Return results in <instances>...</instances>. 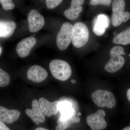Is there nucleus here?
I'll return each instance as SVG.
<instances>
[{
    "instance_id": "obj_16",
    "label": "nucleus",
    "mask_w": 130,
    "mask_h": 130,
    "mask_svg": "<svg viewBox=\"0 0 130 130\" xmlns=\"http://www.w3.org/2000/svg\"><path fill=\"white\" fill-rule=\"evenodd\" d=\"M16 27L13 21H0V38L10 37L14 32Z\"/></svg>"
},
{
    "instance_id": "obj_12",
    "label": "nucleus",
    "mask_w": 130,
    "mask_h": 130,
    "mask_svg": "<svg viewBox=\"0 0 130 130\" xmlns=\"http://www.w3.org/2000/svg\"><path fill=\"white\" fill-rule=\"evenodd\" d=\"M109 25V20L108 17L105 14H99L93 21V32L98 36H102Z\"/></svg>"
},
{
    "instance_id": "obj_30",
    "label": "nucleus",
    "mask_w": 130,
    "mask_h": 130,
    "mask_svg": "<svg viewBox=\"0 0 130 130\" xmlns=\"http://www.w3.org/2000/svg\"><path fill=\"white\" fill-rule=\"evenodd\" d=\"M128 56H129V57H130V54L128 55Z\"/></svg>"
},
{
    "instance_id": "obj_7",
    "label": "nucleus",
    "mask_w": 130,
    "mask_h": 130,
    "mask_svg": "<svg viewBox=\"0 0 130 130\" xmlns=\"http://www.w3.org/2000/svg\"><path fill=\"white\" fill-rule=\"evenodd\" d=\"M28 20L29 30L31 32L39 31L45 24L44 17L36 9H32L29 12Z\"/></svg>"
},
{
    "instance_id": "obj_15",
    "label": "nucleus",
    "mask_w": 130,
    "mask_h": 130,
    "mask_svg": "<svg viewBox=\"0 0 130 130\" xmlns=\"http://www.w3.org/2000/svg\"><path fill=\"white\" fill-rule=\"evenodd\" d=\"M59 111L60 116L58 119L63 120L68 119L76 116V111L72 107L71 103L69 102L63 101L60 102Z\"/></svg>"
},
{
    "instance_id": "obj_14",
    "label": "nucleus",
    "mask_w": 130,
    "mask_h": 130,
    "mask_svg": "<svg viewBox=\"0 0 130 130\" xmlns=\"http://www.w3.org/2000/svg\"><path fill=\"white\" fill-rule=\"evenodd\" d=\"M84 2V0H72L71 7L64 12V16L71 20H74L77 18L79 13L83 10L81 6Z\"/></svg>"
},
{
    "instance_id": "obj_13",
    "label": "nucleus",
    "mask_w": 130,
    "mask_h": 130,
    "mask_svg": "<svg viewBox=\"0 0 130 130\" xmlns=\"http://www.w3.org/2000/svg\"><path fill=\"white\" fill-rule=\"evenodd\" d=\"M21 112L17 109H9L0 106V121L6 124H12L18 120Z\"/></svg>"
},
{
    "instance_id": "obj_25",
    "label": "nucleus",
    "mask_w": 130,
    "mask_h": 130,
    "mask_svg": "<svg viewBox=\"0 0 130 130\" xmlns=\"http://www.w3.org/2000/svg\"><path fill=\"white\" fill-rule=\"evenodd\" d=\"M0 130H11L5 124V123L0 121Z\"/></svg>"
},
{
    "instance_id": "obj_6",
    "label": "nucleus",
    "mask_w": 130,
    "mask_h": 130,
    "mask_svg": "<svg viewBox=\"0 0 130 130\" xmlns=\"http://www.w3.org/2000/svg\"><path fill=\"white\" fill-rule=\"evenodd\" d=\"M106 113L104 110L98 109L94 113L90 114L86 118V122L92 130L105 129L107 126L105 117Z\"/></svg>"
},
{
    "instance_id": "obj_8",
    "label": "nucleus",
    "mask_w": 130,
    "mask_h": 130,
    "mask_svg": "<svg viewBox=\"0 0 130 130\" xmlns=\"http://www.w3.org/2000/svg\"><path fill=\"white\" fill-rule=\"evenodd\" d=\"M37 40L34 37L30 36L21 40L17 44L16 51L20 58L28 56L31 51L36 43Z\"/></svg>"
},
{
    "instance_id": "obj_21",
    "label": "nucleus",
    "mask_w": 130,
    "mask_h": 130,
    "mask_svg": "<svg viewBox=\"0 0 130 130\" xmlns=\"http://www.w3.org/2000/svg\"><path fill=\"white\" fill-rule=\"evenodd\" d=\"M10 80L9 74L0 68V87L7 86L10 83Z\"/></svg>"
},
{
    "instance_id": "obj_4",
    "label": "nucleus",
    "mask_w": 130,
    "mask_h": 130,
    "mask_svg": "<svg viewBox=\"0 0 130 130\" xmlns=\"http://www.w3.org/2000/svg\"><path fill=\"white\" fill-rule=\"evenodd\" d=\"M73 26L68 22L62 25L56 37V44L61 51L66 50L72 41Z\"/></svg>"
},
{
    "instance_id": "obj_26",
    "label": "nucleus",
    "mask_w": 130,
    "mask_h": 130,
    "mask_svg": "<svg viewBox=\"0 0 130 130\" xmlns=\"http://www.w3.org/2000/svg\"><path fill=\"white\" fill-rule=\"evenodd\" d=\"M126 96L127 99L130 103V88L128 89L126 92Z\"/></svg>"
},
{
    "instance_id": "obj_2",
    "label": "nucleus",
    "mask_w": 130,
    "mask_h": 130,
    "mask_svg": "<svg viewBox=\"0 0 130 130\" xmlns=\"http://www.w3.org/2000/svg\"><path fill=\"white\" fill-rule=\"evenodd\" d=\"M50 69L53 76L61 81H65L71 77L72 71L70 64L65 61L53 60L50 62Z\"/></svg>"
},
{
    "instance_id": "obj_23",
    "label": "nucleus",
    "mask_w": 130,
    "mask_h": 130,
    "mask_svg": "<svg viewBox=\"0 0 130 130\" xmlns=\"http://www.w3.org/2000/svg\"><path fill=\"white\" fill-rule=\"evenodd\" d=\"M62 1L63 0H46V5L48 9H53L58 6Z\"/></svg>"
},
{
    "instance_id": "obj_11",
    "label": "nucleus",
    "mask_w": 130,
    "mask_h": 130,
    "mask_svg": "<svg viewBox=\"0 0 130 130\" xmlns=\"http://www.w3.org/2000/svg\"><path fill=\"white\" fill-rule=\"evenodd\" d=\"M48 75L46 70L38 65L31 67L27 72L28 79L36 83H40L44 81Z\"/></svg>"
},
{
    "instance_id": "obj_24",
    "label": "nucleus",
    "mask_w": 130,
    "mask_h": 130,
    "mask_svg": "<svg viewBox=\"0 0 130 130\" xmlns=\"http://www.w3.org/2000/svg\"><path fill=\"white\" fill-rule=\"evenodd\" d=\"M112 2V0H90V3L93 6L103 5L109 6Z\"/></svg>"
},
{
    "instance_id": "obj_27",
    "label": "nucleus",
    "mask_w": 130,
    "mask_h": 130,
    "mask_svg": "<svg viewBox=\"0 0 130 130\" xmlns=\"http://www.w3.org/2000/svg\"><path fill=\"white\" fill-rule=\"evenodd\" d=\"M35 130H49L47 129H45V128H41V127H39L36 128Z\"/></svg>"
},
{
    "instance_id": "obj_17",
    "label": "nucleus",
    "mask_w": 130,
    "mask_h": 130,
    "mask_svg": "<svg viewBox=\"0 0 130 130\" xmlns=\"http://www.w3.org/2000/svg\"><path fill=\"white\" fill-rule=\"evenodd\" d=\"M114 44L126 46L130 44V26L115 35L113 39Z\"/></svg>"
},
{
    "instance_id": "obj_10",
    "label": "nucleus",
    "mask_w": 130,
    "mask_h": 130,
    "mask_svg": "<svg viewBox=\"0 0 130 130\" xmlns=\"http://www.w3.org/2000/svg\"><path fill=\"white\" fill-rule=\"evenodd\" d=\"M25 113L36 124L44 123L45 121V117L40 108L38 101L35 99L32 102V109H27Z\"/></svg>"
},
{
    "instance_id": "obj_18",
    "label": "nucleus",
    "mask_w": 130,
    "mask_h": 130,
    "mask_svg": "<svg viewBox=\"0 0 130 130\" xmlns=\"http://www.w3.org/2000/svg\"><path fill=\"white\" fill-rule=\"evenodd\" d=\"M130 19L129 12H113L111 18L112 25L114 27H118L122 24L128 22Z\"/></svg>"
},
{
    "instance_id": "obj_1",
    "label": "nucleus",
    "mask_w": 130,
    "mask_h": 130,
    "mask_svg": "<svg viewBox=\"0 0 130 130\" xmlns=\"http://www.w3.org/2000/svg\"><path fill=\"white\" fill-rule=\"evenodd\" d=\"M126 52L121 46L113 47L110 51V59L105 65V70L107 72L114 73L121 70L125 63Z\"/></svg>"
},
{
    "instance_id": "obj_3",
    "label": "nucleus",
    "mask_w": 130,
    "mask_h": 130,
    "mask_svg": "<svg viewBox=\"0 0 130 130\" xmlns=\"http://www.w3.org/2000/svg\"><path fill=\"white\" fill-rule=\"evenodd\" d=\"M92 101L97 106L101 108H113L116 105V100L113 94L104 90H98L93 92L91 95Z\"/></svg>"
},
{
    "instance_id": "obj_22",
    "label": "nucleus",
    "mask_w": 130,
    "mask_h": 130,
    "mask_svg": "<svg viewBox=\"0 0 130 130\" xmlns=\"http://www.w3.org/2000/svg\"><path fill=\"white\" fill-rule=\"evenodd\" d=\"M3 9L6 11L12 10L15 7V5L12 0H0Z\"/></svg>"
},
{
    "instance_id": "obj_20",
    "label": "nucleus",
    "mask_w": 130,
    "mask_h": 130,
    "mask_svg": "<svg viewBox=\"0 0 130 130\" xmlns=\"http://www.w3.org/2000/svg\"><path fill=\"white\" fill-rule=\"evenodd\" d=\"M113 12H124L125 11V0H113L112 2Z\"/></svg>"
},
{
    "instance_id": "obj_9",
    "label": "nucleus",
    "mask_w": 130,
    "mask_h": 130,
    "mask_svg": "<svg viewBox=\"0 0 130 130\" xmlns=\"http://www.w3.org/2000/svg\"><path fill=\"white\" fill-rule=\"evenodd\" d=\"M38 103L42 111L44 116L50 117L56 115L59 111V105L60 101H55L50 102L44 98H41L38 100Z\"/></svg>"
},
{
    "instance_id": "obj_19",
    "label": "nucleus",
    "mask_w": 130,
    "mask_h": 130,
    "mask_svg": "<svg viewBox=\"0 0 130 130\" xmlns=\"http://www.w3.org/2000/svg\"><path fill=\"white\" fill-rule=\"evenodd\" d=\"M80 121V118L76 116L65 120H61L58 119L57 121L58 125L56 126L55 130H66L72 124L79 123Z\"/></svg>"
},
{
    "instance_id": "obj_29",
    "label": "nucleus",
    "mask_w": 130,
    "mask_h": 130,
    "mask_svg": "<svg viewBox=\"0 0 130 130\" xmlns=\"http://www.w3.org/2000/svg\"><path fill=\"white\" fill-rule=\"evenodd\" d=\"M2 53V49L1 48V47H0V55Z\"/></svg>"
},
{
    "instance_id": "obj_28",
    "label": "nucleus",
    "mask_w": 130,
    "mask_h": 130,
    "mask_svg": "<svg viewBox=\"0 0 130 130\" xmlns=\"http://www.w3.org/2000/svg\"><path fill=\"white\" fill-rule=\"evenodd\" d=\"M123 130H130V126H128L125 127V128H124Z\"/></svg>"
},
{
    "instance_id": "obj_5",
    "label": "nucleus",
    "mask_w": 130,
    "mask_h": 130,
    "mask_svg": "<svg viewBox=\"0 0 130 130\" xmlns=\"http://www.w3.org/2000/svg\"><path fill=\"white\" fill-rule=\"evenodd\" d=\"M73 26L72 43L77 48L82 47L87 43L89 37V32L85 24L78 22Z\"/></svg>"
}]
</instances>
